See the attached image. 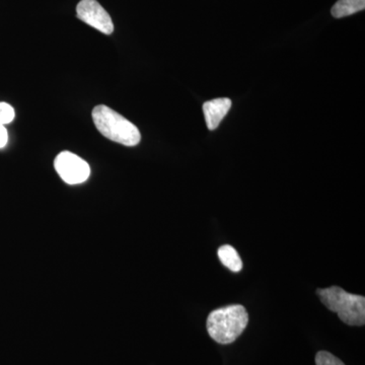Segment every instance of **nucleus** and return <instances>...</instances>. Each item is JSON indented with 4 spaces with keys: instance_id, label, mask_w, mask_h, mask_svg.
Segmentation results:
<instances>
[{
    "instance_id": "nucleus-1",
    "label": "nucleus",
    "mask_w": 365,
    "mask_h": 365,
    "mask_svg": "<svg viewBox=\"0 0 365 365\" xmlns=\"http://www.w3.org/2000/svg\"><path fill=\"white\" fill-rule=\"evenodd\" d=\"M248 324L249 314L245 307L232 304L211 312L206 321V329L215 342L227 345L242 335Z\"/></svg>"
},
{
    "instance_id": "nucleus-3",
    "label": "nucleus",
    "mask_w": 365,
    "mask_h": 365,
    "mask_svg": "<svg viewBox=\"0 0 365 365\" xmlns=\"http://www.w3.org/2000/svg\"><path fill=\"white\" fill-rule=\"evenodd\" d=\"M93 119L101 133L125 146H135L140 143L141 134L130 121L105 105H98L93 110Z\"/></svg>"
},
{
    "instance_id": "nucleus-10",
    "label": "nucleus",
    "mask_w": 365,
    "mask_h": 365,
    "mask_svg": "<svg viewBox=\"0 0 365 365\" xmlns=\"http://www.w3.org/2000/svg\"><path fill=\"white\" fill-rule=\"evenodd\" d=\"M14 110L6 103H0V126L11 123L14 119Z\"/></svg>"
},
{
    "instance_id": "nucleus-9",
    "label": "nucleus",
    "mask_w": 365,
    "mask_h": 365,
    "mask_svg": "<svg viewBox=\"0 0 365 365\" xmlns=\"http://www.w3.org/2000/svg\"><path fill=\"white\" fill-rule=\"evenodd\" d=\"M316 365H345L332 353L319 351L316 355Z\"/></svg>"
},
{
    "instance_id": "nucleus-11",
    "label": "nucleus",
    "mask_w": 365,
    "mask_h": 365,
    "mask_svg": "<svg viewBox=\"0 0 365 365\" xmlns=\"http://www.w3.org/2000/svg\"><path fill=\"white\" fill-rule=\"evenodd\" d=\"M7 141H9V134L6 128L4 126H0V148H4Z\"/></svg>"
},
{
    "instance_id": "nucleus-6",
    "label": "nucleus",
    "mask_w": 365,
    "mask_h": 365,
    "mask_svg": "<svg viewBox=\"0 0 365 365\" xmlns=\"http://www.w3.org/2000/svg\"><path fill=\"white\" fill-rule=\"evenodd\" d=\"M232 108V100L228 98H215L204 103L203 112L209 130H215L223 118Z\"/></svg>"
},
{
    "instance_id": "nucleus-4",
    "label": "nucleus",
    "mask_w": 365,
    "mask_h": 365,
    "mask_svg": "<svg viewBox=\"0 0 365 365\" xmlns=\"http://www.w3.org/2000/svg\"><path fill=\"white\" fill-rule=\"evenodd\" d=\"M54 167L60 178L69 185L81 184L91 175L88 163L69 151H63L57 155Z\"/></svg>"
},
{
    "instance_id": "nucleus-8",
    "label": "nucleus",
    "mask_w": 365,
    "mask_h": 365,
    "mask_svg": "<svg viewBox=\"0 0 365 365\" xmlns=\"http://www.w3.org/2000/svg\"><path fill=\"white\" fill-rule=\"evenodd\" d=\"M365 0H339L332 7V16L336 19L345 18L364 11Z\"/></svg>"
},
{
    "instance_id": "nucleus-5",
    "label": "nucleus",
    "mask_w": 365,
    "mask_h": 365,
    "mask_svg": "<svg viewBox=\"0 0 365 365\" xmlns=\"http://www.w3.org/2000/svg\"><path fill=\"white\" fill-rule=\"evenodd\" d=\"M76 14L79 20L105 35L114 32L111 16L97 0H81L76 6Z\"/></svg>"
},
{
    "instance_id": "nucleus-2",
    "label": "nucleus",
    "mask_w": 365,
    "mask_h": 365,
    "mask_svg": "<svg viewBox=\"0 0 365 365\" xmlns=\"http://www.w3.org/2000/svg\"><path fill=\"white\" fill-rule=\"evenodd\" d=\"M322 304L329 311L336 313L341 321L348 326H364L365 297L349 294L339 287H331L317 290Z\"/></svg>"
},
{
    "instance_id": "nucleus-7",
    "label": "nucleus",
    "mask_w": 365,
    "mask_h": 365,
    "mask_svg": "<svg viewBox=\"0 0 365 365\" xmlns=\"http://www.w3.org/2000/svg\"><path fill=\"white\" fill-rule=\"evenodd\" d=\"M217 255L223 265L232 272L237 273L242 270V259L234 247L230 245H225L218 249Z\"/></svg>"
}]
</instances>
